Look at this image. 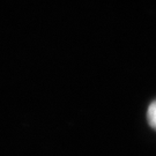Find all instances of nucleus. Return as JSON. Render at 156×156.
Returning <instances> with one entry per match:
<instances>
[{
	"mask_svg": "<svg viewBox=\"0 0 156 156\" xmlns=\"http://www.w3.org/2000/svg\"><path fill=\"white\" fill-rule=\"evenodd\" d=\"M147 120L151 128L156 131V101L151 103L147 110Z\"/></svg>",
	"mask_w": 156,
	"mask_h": 156,
	"instance_id": "1",
	"label": "nucleus"
}]
</instances>
